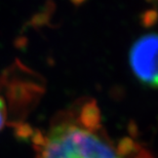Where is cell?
<instances>
[{
	"instance_id": "cell-3",
	"label": "cell",
	"mask_w": 158,
	"mask_h": 158,
	"mask_svg": "<svg viewBox=\"0 0 158 158\" xmlns=\"http://www.w3.org/2000/svg\"><path fill=\"white\" fill-rule=\"evenodd\" d=\"M127 158H153L147 150L143 149L140 145L131 140L128 145Z\"/></svg>"
},
{
	"instance_id": "cell-1",
	"label": "cell",
	"mask_w": 158,
	"mask_h": 158,
	"mask_svg": "<svg viewBox=\"0 0 158 158\" xmlns=\"http://www.w3.org/2000/svg\"><path fill=\"white\" fill-rule=\"evenodd\" d=\"M34 145L36 158H127L128 139L116 144L97 102L83 99L60 111L45 132L34 135Z\"/></svg>"
},
{
	"instance_id": "cell-2",
	"label": "cell",
	"mask_w": 158,
	"mask_h": 158,
	"mask_svg": "<svg viewBox=\"0 0 158 158\" xmlns=\"http://www.w3.org/2000/svg\"><path fill=\"white\" fill-rule=\"evenodd\" d=\"M128 61L142 85L158 89V33L146 34L135 40L129 50Z\"/></svg>"
},
{
	"instance_id": "cell-4",
	"label": "cell",
	"mask_w": 158,
	"mask_h": 158,
	"mask_svg": "<svg viewBox=\"0 0 158 158\" xmlns=\"http://www.w3.org/2000/svg\"><path fill=\"white\" fill-rule=\"evenodd\" d=\"M6 118H7V109H6L4 101L0 97V131L3 128V126L5 124Z\"/></svg>"
}]
</instances>
